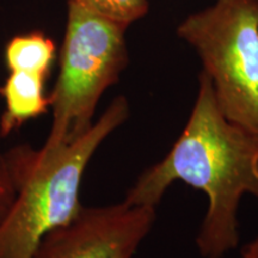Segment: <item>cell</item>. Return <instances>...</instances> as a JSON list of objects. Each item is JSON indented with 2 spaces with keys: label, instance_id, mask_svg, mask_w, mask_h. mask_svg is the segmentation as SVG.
Returning a JSON list of instances; mask_svg holds the SVG:
<instances>
[{
  "label": "cell",
  "instance_id": "cell-1",
  "mask_svg": "<svg viewBox=\"0 0 258 258\" xmlns=\"http://www.w3.org/2000/svg\"><path fill=\"white\" fill-rule=\"evenodd\" d=\"M177 180L208 199L195 240L201 257L224 258L237 249L241 199L249 194L258 200V133L226 118L203 71L182 133L163 159L138 177L124 201L157 208Z\"/></svg>",
  "mask_w": 258,
  "mask_h": 258
},
{
  "label": "cell",
  "instance_id": "cell-2",
  "mask_svg": "<svg viewBox=\"0 0 258 258\" xmlns=\"http://www.w3.org/2000/svg\"><path fill=\"white\" fill-rule=\"evenodd\" d=\"M131 109L118 96L82 137L49 157L17 145L5 153L16 195L0 221V258H32L44 235L83 208L80 185L101 145L128 120Z\"/></svg>",
  "mask_w": 258,
  "mask_h": 258
},
{
  "label": "cell",
  "instance_id": "cell-3",
  "mask_svg": "<svg viewBox=\"0 0 258 258\" xmlns=\"http://www.w3.org/2000/svg\"><path fill=\"white\" fill-rule=\"evenodd\" d=\"M127 29L69 0L59 76L48 93L53 118L46 143L37 148L41 157L69 146L91 128L103 93L118 82L129 62Z\"/></svg>",
  "mask_w": 258,
  "mask_h": 258
},
{
  "label": "cell",
  "instance_id": "cell-4",
  "mask_svg": "<svg viewBox=\"0 0 258 258\" xmlns=\"http://www.w3.org/2000/svg\"><path fill=\"white\" fill-rule=\"evenodd\" d=\"M177 34L199 54L226 118L258 133V0H215Z\"/></svg>",
  "mask_w": 258,
  "mask_h": 258
},
{
  "label": "cell",
  "instance_id": "cell-5",
  "mask_svg": "<svg viewBox=\"0 0 258 258\" xmlns=\"http://www.w3.org/2000/svg\"><path fill=\"white\" fill-rule=\"evenodd\" d=\"M156 207L124 201L80 209L44 235L32 258H133L152 230Z\"/></svg>",
  "mask_w": 258,
  "mask_h": 258
},
{
  "label": "cell",
  "instance_id": "cell-6",
  "mask_svg": "<svg viewBox=\"0 0 258 258\" xmlns=\"http://www.w3.org/2000/svg\"><path fill=\"white\" fill-rule=\"evenodd\" d=\"M47 78L24 71H9L0 96L5 110L0 117V137L6 138L27 122L41 117L50 110V98L46 93Z\"/></svg>",
  "mask_w": 258,
  "mask_h": 258
},
{
  "label": "cell",
  "instance_id": "cell-7",
  "mask_svg": "<svg viewBox=\"0 0 258 258\" xmlns=\"http://www.w3.org/2000/svg\"><path fill=\"white\" fill-rule=\"evenodd\" d=\"M56 59V44L42 31L12 37L5 46L4 60L9 71H24L48 79Z\"/></svg>",
  "mask_w": 258,
  "mask_h": 258
},
{
  "label": "cell",
  "instance_id": "cell-8",
  "mask_svg": "<svg viewBox=\"0 0 258 258\" xmlns=\"http://www.w3.org/2000/svg\"><path fill=\"white\" fill-rule=\"evenodd\" d=\"M79 4L125 25L143 18L148 11L147 0H76Z\"/></svg>",
  "mask_w": 258,
  "mask_h": 258
},
{
  "label": "cell",
  "instance_id": "cell-9",
  "mask_svg": "<svg viewBox=\"0 0 258 258\" xmlns=\"http://www.w3.org/2000/svg\"><path fill=\"white\" fill-rule=\"evenodd\" d=\"M16 195V188L5 153H0V221L4 218Z\"/></svg>",
  "mask_w": 258,
  "mask_h": 258
},
{
  "label": "cell",
  "instance_id": "cell-10",
  "mask_svg": "<svg viewBox=\"0 0 258 258\" xmlns=\"http://www.w3.org/2000/svg\"><path fill=\"white\" fill-rule=\"evenodd\" d=\"M240 258H258V235L243 247Z\"/></svg>",
  "mask_w": 258,
  "mask_h": 258
}]
</instances>
